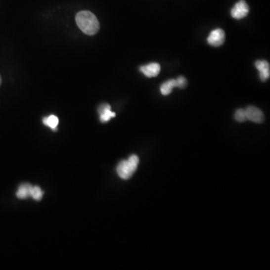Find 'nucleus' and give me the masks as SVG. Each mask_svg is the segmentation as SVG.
Returning <instances> with one entry per match:
<instances>
[{"instance_id": "9d476101", "label": "nucleus", "mask_w": 270, "mask_h": 270, "mask_svg": "<svg viewBox=\"0 0 270 270\" xmlns=\"http://www.w3.org/2000/svg\"><path fill=\"white\" fill-rule=\"evenodd\" d=\"M177 87V80L171 79L162 84L160 87L161 93L168 95L172 92L173 89Z\"/></svg>"}, {"instance_id": "0eeeda50", "label": "nucleus", "mask_w": 270, "mask_h": 270, "mask_svg": "<svg viewBox=\"0 0 270 270\" xmlns=\"http://www.w3.org/2000/svg\"><path fill=\"white\" fill-rule=\"evenodd\" d=\"M255 67L260 73L261 81H266L270 78V63L266 60H258L255 62Z\"/></svg>"}, {"instance_id": "f03ea898", "label": "nucleus", "mask_w": 270, "mask_h": 270, "mask_svg": "<svg viewBox=\"0 0 270 270\" xmlns=\"http://www.w3.org/2000/svg\"><path fill=\"white\" fill-rule=\"evenodd\" d=\"M138 164L139 158L135 155H131L128 160L122 161L117 168L119 177L123 180H129L135 174Z\"/></svg>"}, {"instance_id": "2eb2a0df", "label": "nucleus", "mask_w": 270, "mask_h": 270, "mask_svg": "<svg viewBox=\"0 0 270 270\" xmlns=\"http://www.w3.org/2000/svg\"><path fill=\"white\" fill-rule=\"evenodd\" d=\"M1 82H2V80H1V77H0V84H1Z\"/></svg>"}, {"instance_id": "ddd939ff", "label": "nucleus", "mask_w": 270, "mask_h": 270, "mask_svg": "<svg viewBox=\"0 0 270 270\" xmlns=\"http://www.w3.org/2000/svg\"><path fill=\"white\" fill-rule=\"evenodd\" d=\"M235 120L239 123H243L247 120L246 113H245V110L244 109H238L236 112H235Z\"/></svg>"}, {"instance_id": "f8f14e48", "label": "nucleus", "mask_w": 270, "mask_h": 270, "mask_svg": "<svg viewBox=\"0 0 270 270\" xmlns=\"http://www.w3.org/2000/svg\"><path fill=\"white\" fill-rule=\"evenodd\" d=\"M44 193L40 187L33 186L32 187L31 193H30V197H33L35 200H41L43 197Z\"/></svg>"}, {"instance_id": "20e7f679", "label": "nucleus", "mask_w": 270, "mask_h": 270, "mask_svg": "<svg viewBox=\"0 0 270 270\" xmlns=\"http://www.w3.org/2000/svg\"><path fill=\"white\" fill-rule=\"evenodd\" d=\"M225 41V33L222 29L213 30L207 38L209 45L213 47H219L223 45Z\"/></svg>"}, {"instance_id": "1a4fd4ad", "label": "nucleus", "mask_w": 270, "mask_h": 270, "mask_svg": "<svg viewBox=\"0 0 270 270\" xmlns=\"http://www.w3.org/2000/svg\"><path fill=\"white\" fill-rule=\"evenodd\" d=\"M32 185L29 183H24L20 185L19 186L18 190L17 191V197L19 199H24L28 198L29 197H30V193H31Z\"/></svg>"}, {"instance_id": "6e6552de", "label": "nucleus", "mask_w": 270, "mask_h": 270, "mask_svg": "<svg viewBox=\"0 0 270 270\" xmlns=\"http://www.w3.org/2000/svg\"><path fill=\"white\" fill-rule=\"evenodd\" d=\"M98 114L101 123H107L110 119L116 117L115 113L111 111V107L108 104H103L98 107Z\"/></svg>"}, {"instance_id": "f257e3e1", "label": "nucleus", "mask_w": 270, "mask_h": 270, "mask_svg": "<svg viewBox=\"0 0 270 270\" xmlns=\"http://www.w3.org/2000/svg\"><path fill=\"white\" fill-rule=\"evenodd\" d=\"M78 27L88 36H93L99 30V22L95 14L88 11H80L76 15Z\"/></svg>"}, {"instance_id": "7ed1b4c3", "label": "nucleus", "mask_w": 270, "mask_h": 270, "mask_svg": "<svg viewBox=\"0 0 270 270\" xmlns=\"http://www.w3.org/2000/svg\"><path fill=\"white\" fill-rule=\"evenodd\" d=\"M231 16L236 20H241L246 17L249 13V7L245 0H240L235 4L231 9Z\"/></svg>"}, {"instance_id": "9b49d317", "label": "nucleus", "mask_w": 270, "mask_h": 270, "mask_svg": "<svg viewBox=\"0 0 270 270\" xmlns=\"http://www.w3.org/2000/svg\"><path fill=\"white\" fill-rule=\"evenodd\" d=\"M43 123L45 126H48L50 129L55 130L57 127L58 124H59V119L56 116L50 115L44 118Z\"/></svg>"}, {"instance_id": "423d86ee", "label": "nucleus", "mask_w": 270, "mask_h": 270, "mask_svg": "<svg viewBox=\"0 0 270 270\" xmlns=\"http://www.w3.org/2000/svg\"><path fill=\"white\" fill-rule=\"evenodd\" d=\"M140 70L145 76L148 78H155L160 73L161 66L157 62H152L140 67Z\"/></svg>"}, {"instance_id": "4468645a", "label": "nucleus", "mask_w": 270, "mask_h": 270, "mask_svg": "<svg viewBox=\"0 0 270 270\" xmlns=\"http://www.w3.org/2000/svg\"><path fill=\"white\" fill-rule=\"evenodd\" d=\"M177 87L179 88H185L187 84V81L184 77H179L177 79Z\"/></svg>"}, {"instance_id": "39448f33", "label": "nucleus", "mask_w": 270, "mask_h": 270, "mask_svg": "<svg viewBox=\"0 0 270 270\" xmlns=\"http://www.w3.org/2000/svg\"><path fill=\"white\" fill-rule=\"evenodd\" d=\"M247 120L255 123H262L264 121V115L262 110L258 107L250 106L245 109Z\"/></svg>"}]
</instances>
